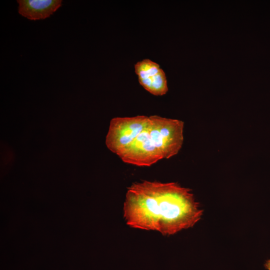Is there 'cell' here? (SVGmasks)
<instances>
[{
	"label": "cell",
	"mask_w": 270,
	"mask_h": 270,
	"mask_svg": "<svg viewBox=\"0 0 270 270\" xmlns=\"http://www.w3.org/2000/svg\"><path fill=\"white\" fill-rule=\"evenodd\" d=\"M18 12L30 20L49 17L61 6V0H18Z\"/></svg>",
	"instance_id": "5b68a950"
},
{
	"label": "cell",
	"mask_w": 270,
	"mask_h": 270,
	"mask_svg": "<svg viewBox=\"0 0 270 270\" xmlns=\"http://www.w3.org/2000/svg\"><path fill=\"white\" fill-rule=\"evenodd\" d=\"M264 267L268 270H270V259L266 262Z\"/></svg>",
	"instance_id": "8992f818"
},
{
	"label": "cell",
	"mask_w": 270,
	"mask_h": 270,
	"mask_svg": "<svg viewBox=\"0 0 270 270\" xmlns=\"http://www.w3.org/2000/svg\"><path fill=\"white\" fill-rule=\"evenodd\" d=\"M124 218L131 228L170 236L192 227L201 218L191 190L174 182L142 180L128 189Z\"/></svg>",
	"instance_id": "6da1fadb"
},
{
	"label": "cell",
	"mask_w": 270,
	"mask_h": 270,
	"mask_svg": "<svg viewBox=\"0 0 270 270\" xmlns=\"http://www.w3.org/2000/svg\"><path fill=\"white\" fill-rule=\"evenodd\" d=\"M184 127L182 120L150 116L144 130L119 157L125 163L138 166H149L170 158L182 147Z\"/></svg>",
	"instance_id": "7a4b0ae2"
},
{
	"label": "cell",
	"mask_w": 270,
	"mask_h": 270,
	"mask_svg": "<svg viewBox=\"0 0 270 270\" xmlns=\"http://www.w3.org/2000/svg\"><path fill=\"white\" fill-rule=\"evenodd\" d=\"M134 70L140 84L150 94L162 96L168 91L166 77L160 65L146 58L137 62Z\"/></svg>",
	"instance_id": "277c9868"
},
{
	"label": "cell",
	"mask_w": 270,
	"mask_h": 270,
	"mask_svg": "<svg viewBox=\"0 0 270 270\" xmlns=\"http://www.w3.org/2000/svg\"><path fill=\"white\" fill-rule=\"evenodd\" d=\"M149 120L150 116L144 115L113 118L106 136L107 148L120 156L135 141Z\"/></svg>",
	"instance_id": "3957f363"
}]
</instances>
